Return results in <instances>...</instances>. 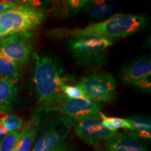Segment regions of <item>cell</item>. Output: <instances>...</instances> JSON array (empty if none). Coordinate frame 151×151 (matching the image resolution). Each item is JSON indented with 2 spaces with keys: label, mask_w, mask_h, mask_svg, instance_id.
<instances>
[{
  "label": "cell",
  "mask_w": 151,
  "mask_h": 151,
  "mask_svg": "<svg viewBox=\"0 0 151 151\" xmlns=\"http://www.w3.org/2000/svg\"><path fill=\"white\" fill-rule=\"evenodd\" d=\"M149 23V18L143 14H117L106 20L92 23L82 28H56L49 32L52 38L100 37L107 39H121L139 32Z\"/></svg>",
  "instance_id": "1"
},
{
  "label": "cell",
  "mask_w": 151,
  "mask_h": 151,
  "mask_svg": "<svg viewBox=\"0 0 151 151\" xmlns=\"http://www.w3.org/2000/svg\"><path fill=\"white\" fill-rule=\"evenodd\" d=\"M33 81L38 100L45 108L54 106L63 95L67 79L60 63L47 54H34Z\"/></svg>",
  "instance_id": "2"
},
{
  "label": "cell",
  "mask_w": 151,
  "mask_h": 151,
  "mask_svg": "<svg viewBox=\"0 0 151 151\" xmlns=\"http://www.w3.org/2000/svg\"><path fill=\"white\" fill-rule=\"evenodd\" d=\"M113 44V39L92 36L71 37L67 41L68 52L81 67L103 65Z\"/></svg>",
  "instance_id": "3"
},
{
  "label": "cell",
  "mask_w": 151,
  "mask_h": 151,
  "mask_svg": "<svg viewBox=\"0 0 151 151\" xmlns=\"http://www.w3.org/2000/svg\"><path fill=\"white\" fill-rule=\"evenodd\" d=\"M46 18L42 10L18 4L0 15V39L29 32L39 27Z\"/></svg>",
  "instance_id": "4"
},
{
  "label": "cell",
  "mask_w": 151,
  "mask_h": 151,
  "mask_svg": "<svg viewBox=\"0 0 151 151\" xmlns=\"http://www.w3.org/2000/svg\"><path fill=\"white\" fill-rule=\"evenodd\" d=\"M86 96L100 102H111L117 97V83L111 73L95 71L76 84Z\"/></svg>",
  "instance_id": "5"
},
{
  "label": "cell",
  "mask_w": 151,
  "mask_h": 151,
  "mask_svg": "<svg viewBox=\"0 0 151 151\" xmlns=\"http://www.w3.org/2000/svg\"><path fill=\"white\" fill-rule=\"evenodd\" d=\"M30 32H24L0 39V53L9 58L19 67L29 61L33 50L32 38Z\"/></svg>",
  "instance_id": "6"
},
{
  "label": "cell",
  "mask_w": 151,
  "mask_h": 151,
  "mask_svg": "<svg viewBox=\"0 0 151 151\" xmlns=\"http://www.w3.org/2000/svg\"><path fill=\"white\" fill-rule=\"evenodd\" d=\"M102 106V103L88 96L69 99L63 94L58 102L49 109L60 111L65 116L79 122L92 115L98 114Z\"/></svg>",
  "instance_id": "7"
},
{
  "label": "cell",
  "mask_w": 151,
  "mask_h": 151,
  "mask_svg": "<svg viewBox=\"0 0 151 151\" xmlns=\"http://www.w3.org/2000/svg\"><path fill=\"white\" fill-rule=\"evenodd\" d=\"M75 132L81 140L90 146H97L101 141L118 134V132H111L104 126L99 113L80 120L76 126Z\"/></svg>",
  "instance_id": "8"
},
{
  "label": "cell",
  "mask_w": 151,
  "mask_h": 151,
  "mask_svg": "<svg viewBox=\"0 0 151 151\" xmlns=\"http://www.w3.org/2000/svg\"><path fill=\"white\" fill-rule=\"evenodd\" d=\"M71 119L60 116L53 120L45 128L43 134L36 142L31 151H50L63 141L70 132Z\"/></svg>",
  "instance_id": "9"
},
{
  "label": "cell",
  "mask_w": 151,
  "mask_h": 151,
  "mask_svg": "<svg viewBox=\"0 0 151 151\" xmlns=\"http://www.w3.org/2000/svg\"><path fill=\"white\" fill-rule=\"evenodd\" d=\"M150 59L146 57H141L122 68L118 78L124 85L134 87L138 83L150 78Z\"/></svg>",
  "instance_id": "10"
},
{
  "label": "cell",
  "mask_w": 151,
  "mask_h": 151,
  "mask_svg": "<svg viewBox=\"0 0 151 151\" xmlns=\"http://www.w3.org/2000/svg\"><path fill=\"white\" fill-rule=\"evenodd\" d=\"M105 146L108 151H149L143 139L134 132L118 134L106 140Z\"/></svg>",
  "instance_id": "11"
},
{
  "label": "cell",
  "mask_w": 151,
  "mask_h": 151,
  "mask_svg": "<svg viewBox=\"0 0 151 151\" xmlns=\"http://www.w3.org/2000/svg\"><path fill=\"white\" fill-rule=\"evenodd\" d=\"M90 20L92 21L104 20L107 17L112 16L117 10L114 3L106 1H87L84 8Z\"/></svg>",
  "instance_id": "12"
},
{
  "label": "cell",
  "mask_w": 151,
  "mask_h": 151,
  "mask_svg": "<svg viewBox=\"0 0 151 151\" xmlns=\"http://www.w3.org/2000/svg\"><path fill=\"white\" fill-rule=\"evenodd\" d=\"M18 91L16 82L0 77V113L9 111L16 99Z\"/></svg>",
  "instance_id": "13"
},
{
  "label": "cell",
  "mask_w": 151,
  "mask_h": 151,
  "mask_svg": "<svg viewBox=\"0 0 151 151\" xmlns=\"http://www.w3.org/2000/svg\"><path fill=\"white\" fill-rule=\"evenodd\" d=\"M38 122L32 120L22 130V134L14 151H31L37 137Z\"/></svg>",
  "instance_id": "14"
},
{
  "label": "cell",
  "mask_w": 151,
  "mask_h": 151,
  "mask_svg": "<svg viewBox=\"0 0 151 151\" xmlns=\"http://www.w3.org/2000/svg\"><path fill=\"white\" fill-rule=\"evenodd\" d=\"M132 131L142 139H151V122L150 119L142 116H132L127 118Z\"/></svg>",
  "instance_id": "15"
},
{
  "label": "cell",
  "mask_w": 151,
  "mask_h": 151,
  "mask_svg": "<svg viewBox=\"0 0 151 151\" xmlns=\"http://www.w3.org/2000/svg\"><path fill=\"white\" fill-rule=\"evenodd\" d=\"M19 67L16 62L0 53V77L18 83L20 78Z\"/></svg>",
  "instance_id": "16"
},
{
  "label": "cell",
  "mask_w": 151,
  "mask_h": 151,
  "mask_svg": "<svg viewBox=\"0 0 151 151\" xmlns=\"http://www.w3.org/2000/svg\"><path fill=\"white\" fill-rule=\"evenodd\" d=\"M99 114L102 120L104 126L107 129L111 132H118V129L122 128V129H127L132 131V127L127 119L116 118V117H107L104 114L101 113V111L99 113Z\"/></svg>",
  "instance_id": "17"
},
{
  "label": "cell",
  "mask_w": 151,
  "mask_h": 151,
  "mask_svg": "<svg viewBox=\"0 0 151 151\" xmlns=\"http://www.w3.org/2000/svg\"><path fill=\"white\" fill-rule=\"evenodd\" d=\"M21 134V129L14 130L7 133L0 139V151H14Z\"/></svg>",
  "instance_id": "18"
},
{
  "label": "cell",
  "mask_w": 151,
  "mask_h": 151,
  "mask_svg": "<svg viewBox=\"0 0 151 151\" xmlns=\"http://www.w3.org/2000/svg\"><path fill=\"white\" fill-rule=\"evenodd\" d=\"M0 122L4 124L9 133L14 130L20 129L22 124V119L16 115H7L0 119Z\"/></svg>",
  "instance_id": "19"
},
{
  "label": "cell",
  "mask_w": 151,
  "mask_h": 151,
  "mask_svg": "<svg viewBox=\"0 0 151 151\" xmlns=\"http://www.w3.org/2000/svg\"><path fill=\"white\" fill-rule=\"evenodd\" d=\"M62 90L64 95L69 99H76V98H80L86 96L77 85L69 86V85L64 84L62 86Z\"/></svg>",
  "instance_id": "20"
},
{
  "label": "cell",
  "mask_w": 151,
  "mask_h": 151,
  "mask_svg": "<svg viewBox=\"0 0 151 151\" xmlns=\"http://www.w3.org/2000/svg\"><path fill=\"white\" fill-rule=\"evenodd\" d=\"M50 151H78L74 145L69 142H61Z\"/></svg>",
  "instance_id": "21"
},
{
  "label": "cell",
  "mask_w": 151,
  "mask_h": 151,
  "mask_svg": "<svg viewBox=\"0 0 151 151\" xmlns=\"http://www.w3.org/2000/svg\"><path fill=\"white\" fill-rule=\"evenodd\" d=\"M19 1H0V15L6 10H9L18 4Z\"/></svg>",
  "instance_id": "22"
},
{
  "label": "cell",
  "mask_w": 151,
  "mask_h": 151,
  "mask_svg": "<svg viewBox=\"0 0 151 151\" xmlns=\"http://www.w3.org/2000/svg\"><path fill=\"white\" fill-rule=\"evenodd\" d=\"M135 88H138V89L143 90V91H146V92H150V88H151V86H150V78H147L146 80H143L141 82L138 83L135 85L134 86Z\"/></svg>",
  "instance_id": "23"
},
{
  "label": "cell",
  "mask_w": 151,
  "mask_h": 151,
  "mask_svg": "<svg viewBox=\"0 0 151 151\" xmlns=\"http://www.w3.org/2000/svg\"><path fill=\"white\" fill-rule=\"evenodd\" d=\"M7 133H8V132H7L6 129L4 126V124L0 122V137H1V136L4 134H6Z\"/></svg>",
  "instance_id": "24"
},
{
  "label": "cell",
  "mask_w": 151,
  "mask_h": 151,
  "mask_svg": "<svg viewBox=\"0 0 151 151\" xmlns=\"http://www.w3.org/2000/svg\"><path fill=\"white\" fill-rule=\"evenodd\" d=\"M94 151H108L107 150H104L100 147H96L95 149H94Z\"/></svg>",
  "instance_id": "25"
}]
</instances>
